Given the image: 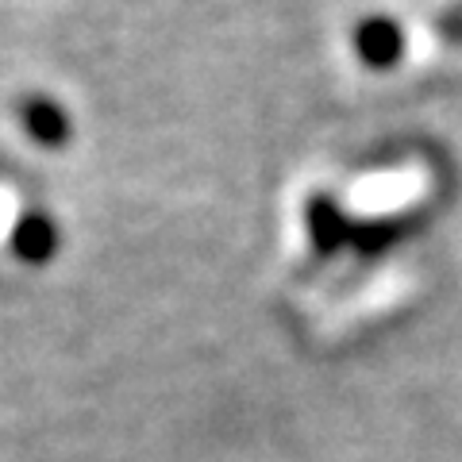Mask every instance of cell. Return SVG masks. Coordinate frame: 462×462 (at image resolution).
<instances>
[{
    "label": "cell",
    "mask_w": 462,
    "mask_h": 462,
    "mask_svg": "<svg viewBox=\"0 0 462 462\" xmlns=\"http://www.w3.org/2000/svg\"><path fill=\"white\" fill-rule=\"evenodd\" d=\"M58 247L54 220L39 205H32L20 189L0 185V251L20 263H42Z\"/></svg>",
    "instance_id": "obj_1"
},
{
    "label": "cell",
    "mask_w": 462,
    "mask_h": 462,
    "mask_svg": "<svg viewBox=\"0 0 462 462\" xmlns=\"http://www.w3.org/2000/svg\"><path fill=\"white\" fill-rule=\"evenodd\" d=\"M16 127L20 135L32 143V147H58V143L69 139V116L58 100L42 97V93H32L20 100L16 108Z\"/></svg>",
    "instance_id": "obj_2"
},
{
    "label": "cell",
    "mask_w": 462,
    "mask_h": 462,
    "mask_svg": "<svg viewBox=\"0 0 462 462\" xmlns=\"http://www.w3.org/2000/svg\"><path fill=\"white\" fill-rule=\"evenodd\" d=\"M346 42H351V54L358 58V66H366V69L393 66V58L401 54V32L385 16H363L351 27Z\"/></svg>",
    "instance_id": "obj_3"
}]
</instances>
